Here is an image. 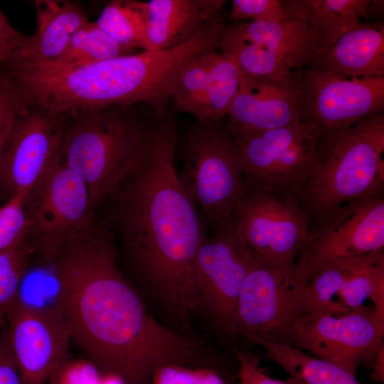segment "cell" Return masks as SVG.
Here are the masks:
<instances>
[{
	"instance_id": "obj_34",
	"label": "cell",
	"mask_w": 384,
	"mask_h": 384,
	"mask_svg": "<svg viewBox=\"0 0 384 384\" xmlns=\"http://www.w3.org/2000/svg\"><path fill=\"white\" fill-rule=\"evenodd\" d=\"M22 104L0 78V167L4 145Z\"/></svg>"
},
{
	"instance_id": "obj_29",
	"label": "cell",
	"mask_w": 384,
	"mask_h": 384,
	"mask_svg": "<svg viewBox=\"0 0 384 384\" xmlns=\"http://www.w3.org/2000/svg\"><path fill=\"white\" fill-rule=\"evenodd\" d=\"M25 197L23 194H14L0 207V252L13 249L27 240Z\"/></svg>"
},
{
	"instance_id": "obj_32",
	"label": "cell",
	"mask_w": 384,
	"mask_h": 384,
	"mask_svg": "<svg viewBox=\"0 0 384 384\" xmlns=\"http://www.w3.org/2000/svg\"><path fill=\"white\" fill-rule=\"evenodd\" d=\"M101 372L88 360L70 358L49 376V384H98Z\"/></svg>"
},
{
	"instance_id": "obj_8",
	"label": "cell",
	"mask_w": 384,
	"mask_h": 384,
	"mask_svg": "<svg viewBox=\"0 0 384 384\" xmlns=\"http://www.w3.org/2000/svg\"><path fill=\"white\" fill-rule=\"evenodd\" d=\"M27 241L47 262L94 222L87 186L61 160L60 151L24 198Z\"/></svg>"
},
{
	"instance_id": "obj_36",
	"label": "cell",
	"mask_w": 384,
	"mask_h": 384,
	"mask_svg": "<svg viewBox=\"0 0 384 384\" xmlns=\"http://www.w3.org/2000/svg\"><path fill=\"white\" fill-rule=\"evenodd\" d=\"M0 384H21L19 373L5 335L0 337Z\"/></svg>"
},
{
	"instance_id": "obj_1",
	"label": "cell",
	"mask_w": 384,
	"mask_h": 384,
	"mask_svg": "<svg viewBox=\"0 0 384 384\" xmlns=\"http://www.w3.org/2000/svg\"><path fill=\"white\" fill-rule=\"evenodd\" d=\"M55 306L71 340L102 373L125 384H148L159 367H213L215 353L191 335L159 324L118 265L116 240L95 221L70 239L53 262Z\"/></svg>"
},
{
	"instance_id": "obj_22",
	"label": "cell",
	"mask_w": 384,
	"mask_h": 384,
	"mask_svg": "<svg viewBox=\"0 0 384 384\" xmlns=\"http://www.w3.org/2000/svg\"><path fill=\"white\" fill-rule=\"evenodd\" d=\"M314 36L317 51L325 50L339 37L367 18L371 0H298Z\"/></svg>"
},
{
	"instance_id": "obj_10",
	"label": "cell",
	"mask_w": 384,
	"mask_h": 384,
	"mask_svg": "<svg viewBox=\"0 0 384 384\" xmlns=\"http://www.w3.org/2000/svg\"><path fill=\"white\" fill-rule=\"evenodd\" d=\"M384 196L350 201L311 226L294 267L307 284L324 266L384 249Z\"/></svg>"
},
{
	"instance_id": "obj_2",
	"label": "cell",
	"mask_w": 384,
	"mask_h": 384,
	"mask_svg": "<svg viewBox=\"0 0 384 384\" xmlns=\"http://www.w3.org/2000/svg\"><path fill=\"white\" fill-rule=\"evenodd\" d=\"M176 146L174 119L165 112L142 152L104 201L105 223L119 237L136 274L191 334L193 263L207 232L178 176Z\"/></svg>"
},
{
	"instance_id": "obj_19",
	"label": "cell",
	"mask_w": 384,
	"mask_h": 384,
	"mask_svg": "<svg viewBox=\"0 0 384 384\" xmlns=\"http://www.w3.org/2000/svg\"><path fill=\"white\" fill-rule=\"evenodd\" d=\"M226 29L243 41L275 53L299 72L311 65L317 51L314 36L298 0L292 1L291 11L283 18L250 21Z\"/></svg>"
},
{
	"instance_id": "obj_6",
	"label": "cell",
	"mask_w": 384,
	"mask_h": 384,
	"mask_svg": "<svg viewBox=\"0 0 384 384\" xmlns=\"http://www.w3.org/2000/svg\"><path fill=\"white\" fill-rule=\"evenodd\" d=\"M206 235L196 253L191 288L192 310L200 309L219 338H239V297L255 260L231 220Z\"/></svg>"
},
{
	"instance_id": "obj_38",
	"label": "cell",
	"mask_w": 384,
	"mask_h": 384,
	"mask_svg": "<svg viewBox=\"0 0 384 384\" xmlns=\"http://www.w3.org/2000/svg\"><path fill=\"white\" fill-rule=\"evenodd\" d=\"M98 384H125V383L117 375L101 372V377Z\"/></svg>"
},
{
	"instance_id": "obj_31",
	"label": "cell",
	"mask_w": 384,
	"mask_h": 384,
	"mask_svg": "<svg viewBox=\"0 0 384 384\" xmlns=\"http://www.w3.org/2000/svg\"><path fill=\"white\" fill-rule=\"evenodd\" d=\"M291 8L292 0H233L230 15L235 20L271 21L287 16Z\"/></svg>"
},
{
	"instance_id": "obj_23",
	"label": "cell",
	"mask_w": 384,
	"mask_h": 384,
	"mask_svg": "<svg viewBox=\"0 0 384 384\" xmlns=\"http://www.w3.org/2000/svg\"><path fill=\"white\" fill-rule=\"evenodd\" d=\"M267 358L289 376L291 384H362L342 368L287 344L260 342Z\"/></svg>"
},
{
	"instance_id": "obj_35",
	"label": "cell",
	"mask_w": 384,
	"mask_h": 384,
	"mask_svg": "<svg viewBox=\"0 0 384 384\" xmlns=\"http://www.w3.org/2000/svg\"><path fill=\"white\" fill-rule=\"evenodd\" d=\"M27 36L15 29L0 10V65L22 43Z\"/></svg>"
},
{
	"instance_id": "obj_3",
	"label": "cell",
	"mask_w": 384,
	"mask_h": 384,
	"mask_svg": "<svg viewBox=\"0 0 384 384\" xmlns=\"http://www.w3.org/2000/svg\"><path fill=\"white\" fill-rule=\"evenodd\" d=\"M146 107H107L68 119L60 156L85 183L94 211L142 152L166 110Z\"/></svg>"
},
{
	"instance_id": "obj_28",
	"label": "cell",
	"mask_w": 384,
	"mask_h": 384,
	"mask_svg": "<svg viewBox=\"0 0 384 384\" xmlns=\"http://www.w3.org/2000/svg\"><path fill=\"white\" fill-rule=\"evenodd\" d=\"M31 252L33 250L26 240L0 252V324H5L9 310L19 297V286L26 273Z\"/></svg>"
},
{
	"instance_id": "obj_13",
	"label": "cell",
	"mask_w": 384,
	"mask_h": 384,
	"mask_svg": "<svg viewBox=\"0 0 384 384\" xmlns=\"http://www.w3.org/2000/svg\"><path fill=\"white\" fill-rule=\"evenodd\" d=\"M302 120L320 133L383 110L384 77L355 78L309 65L300 73Z\"/></svg>"
},
{
	"instance_id": "obj_25",
	"label": "cell",
	"mask_w": 384,
	"mask_h": 384,
	"mask_svg": "<svg viewBox=\"0 0 384 384\" xmlns=\"http://www.w3.org/2000/svg\"><path fill=\"white\" fill-rule=\"evenodd\" d=\"M242 80V75L235 63L216 52L203 100L195 115L198 121H219L227 116L240 90Z\"/></svg>"
},
{
	"instance_id": "obj_24",
	"label": "cell",
	"mask_w": 384,
	"mask_h": 384,
	"mask_svg": "<svg viewBox=\"0 0 384 384\" xmlns=\"http://www.w3.org/2000/svg\"><path fill=\"white\" fill-rule=\"evenodd\" d=\"M132 53H134V50L121 45L101 29L96 22H89L73 35L65 50L56 61L31 69L61 71Z\"/></svg>"
},
{
	"instance_id": "obj_18",
	"label": "cell",
	"mask_w": 384,
	"mask_h": 384,
	"mask_svg": "<svg viewBox=\"0 0 384 384\" xmlns=\"http://www.w3.org/2000/svg\"><path fill=\"white\" fill-rule=\"evenodd\" d=\"M145 28V50H160L181 45L218 18L225 1H131Z\"/></svg>"
},
{
	"instance_id": "obj_27",
	"label": "cell",
	"mask_w": 384,
	"mask_h": 384,
	"mask_svg": "<svg viewBox=\"0 0 384 384\" xmlns=\"http://www.w3.org/2000/svg\"><path fill=\"white\" fill-rule=\"evenodd\" d=\"M215 54V50H212L199 55L179 74L170 97L179 110L195 117L203 100Z\"/></svg>"
},
{
	"instance_id": "obj_37",
	"label": "cell",
	"mask_w": 384,
	"mask_h": 384,
	"mask_svg": "<svg viewBox=\"0 0 384 384\" xmlns=\"http://www.w3.org/2000/svg\"><path fill=\"white\" fill-rule=\"evenodd\" d=\"M372 369L369 379L371 381L378 382L380 383H384V344L380 348L374 363L371 368Z\"/></svg>"
},
{
	"instance_id": "obj_4",
	"label": "cell",
	"mask_w": 384,
	"mask_h": 384,
	"mask_svg": "<svg viewBox=\"0 0 384 384\" xmlns=\"http://www.w3.org/2000/svg\"><path fill=\"white\" fill-rule=\"evenodd\" d=\"M384 114L321 133L311 172L298 193L311 226L341 205L384 196Z\"/></svg>"
},
{
	"instance_id": "obj_14",
	"label": "cell",
	"mask_w": 384,
	"mask_h": 384,
	"mask_svg": "<svg viewBox=\"0 0 384 384\" xmlns=\"http://www.w3.org/2000/svg\"><path fill=\"white\" fill-rule=\"evenodd\" d=\"M5 324V336L21 384H46L51 373L70 358V334L55 305L37 306L18 297Z\"/></svg>"
},
{
	"instance_id": "obj_30",
	"label": "cell",
	"mask_w": 384,
	"mask_h": 384,
	"mask_svg": "<svg viewBox=\"0 0 384 384\" xmlns=\"http://www.w3.org/2000/svg\"><path fill=\"white\" fill-rule=\"evenodd\" d=\"M148 384H226L215 368L166 364L157 368Z\"/></svg>"
},
{
	"instance_id": "obj_33",
	"label": "cell",
	"mask_w": 384,
	"mask_h": 384,
	"mask_svg": "<svg viewBox=\"0 0 384 384\" xmlns=\"http://www.w3.org/2000/svg\"><path fill=\"white\" fill-rule=\"evenodd\" d=\"M233 352L238 363V384H291L265 374L259 366L258 358L250 352L239 349Z\"/></svg>"
},
{
	"instance_id": "obj_12",
	"label": "cell",
	"mask_w": 384,
	"mask_h": 384,
	"mask_svg": "<svg viewBox=\"0 0 384 384\" xmlns=\"http://www.w3.org/2000/svg\"><path fill=\"white\" fill-rule=\"evenodd\" d=\"M384 321L372 306L341 314H316L294 326L291 345L332 363L356 376L363 365L371 368L384 344Z\"/></svg>"
},
{
	"instance_id": "obj_15",
	"label": "cell",
	"mask_w": 384,
	"mask_h": 384,
	"mask_svg": "<svg viewBox=\"0 0 384 384\" xmlns=\"http://www.w3.org/2000/svg\"><path fill=\"white\" fill-rule=\"evenodd\" d=\"M68 118L22 104L4 145L0 187L25 196L60 151Z\"/></svg>"
},
{
	"instance_id": "obj_5",
	"label": "cell",
	"mask_w": 384,
	"mask_h": 384,
	"mask_svg": "<svg viewBox=\"0 0 384 384\" xmlns=\"http://www.w3.org/2000/svg\"><path fill=\"white\" fill-rule=\"evenodd\" d=\"M219 121L198 122L186 134L179 180L211 230L232 220L245 191L235 142Z\"/></svg>"
},
{
	"instance_id": "obj_21",
	"label": "cell",
	"mask_w": 384,
	"mask_h": 384,
	"mask_svg": "<svg viewBox=\"0 0 384 384\" xmlns=\"http://www.w3.org/2000/svg\"><path fill=\"white\" fill-rule=\"evenodd\" d=\"M219 46L221 53L235 63L246 82L288 87L299 85L301 71L275 53L235 36L226 27Z\"/></svg>"
},
{
	"instance_id": "obj_39",
	"label": "cell",
	"mask_w": 384,
	"mask_h": 384,
	"mask_svg": "<svg viewBox=\"0 0 384 384\" xmlns=\"http://www.w3.org/2000/svg\"><path fill=\"white\" fill-rule=\"evenodd\" d=\"M1 65H0V69H1Z\"/></svg>"
},
{
	"instance_id": "obj_11",
	"label": "cell",
	"mask_w": 384,
	"mask_h": 384,
	"mask_svg": "<svg viewBox=\"0 0 384 384\" xmlns=\"http://www.w3.org/2000/svg\"><path fill=\"white\" fill-rule=\"evenodd\" d=\"M232 220L257 262L293 264L311 228L297 194L245 191Z\"/></svg>"
},
{
	"instance_id": "obj_20",
	"label": "cell",
	"mask_w": 384,
	"mask_h": 384,
	"mask_svg": "<svg viewBox=\"0 0 384 384\" xmlns=\"http://www.w3.org/2000/svg\"><path fill=\"white\" fill-rule=\"evenodd\" d=\"M310 65L348 77H384V28L362 23L316 53Z\"/></svg>"
},
{
	"instance_id": "obj_17",
	"label": "cell",
	"mask_w": 384,
	"mask_h": 384,
	"mask_svg": "<svg viewBox=\"0 0 384 384\" xmlns=\"http://www.w3.org/2000/svg\"><path fill=\"white\" fill-rule=\"evenodd\" d=\"M227 116L225 128L233 139L301 122L299 85L288 87L242 80Z\"/></svg>"
},
{
	"instance_id": "obj_9",
	"label": "cell",
	"mask_w": 384,
	"mask_h": 384,
	"mask_svg": "<svg viewBox=\"0 0 384 384\" xmlns=\"http://www.w3.org/2000/svg\"><path fill=\"white\" fill-rule=\"evenodd\" d=\"M316 128L303 121L233 139L245 191L297 194L315 159Z\"/></svg>"
},
{
	"instance_id": "obj_16",
	"label": "cell",
	"mask_w": 384,
	"mask_h": 384,
	"mask_svg": "<svg viewBox=\"0 0 384 384\" xmlns=\"http://www.w3.org/2000/svg\"><path fill=\"white\" fill-rule=\"evenodd\" d=\"M37 28L14 50L1 69L26 70L50 65L64 53L73 35L87 24L77 4L63 0L35 1Z\"/></svg>"
},
{
	"instance_id": "obj_26",
	"label": "cell",
	"mask_w": 384,
	"mask_h": 384,
	"mask_svg": "<svg viewBox=\"0 0 384 384\" xmlns=\"http://www.w3.org/2000/svg\"><path fill=\"white\" fill-rule=\"evenodd\" d=\"M97 26L124 47L145 50V28L131 1L108 3L96 21Z\"/></svg>"
},
{
	"instance_id": "obj_7",
	"label": "cell",
	"mask_w": 384,
	"mask_h": 384,
	"mask_svg": "<svg viewBox=\"0 0 384 384\" xmlns=\"http://www.w3.org/2000/svg\"><path fill=\"white\" fill-rule=\"evenodd\" d=\"M310 292L294 263L255 261L244 282L236 313L239 337L247 342L291 345L293 329L309 316Z\"/></svg>"
}]
</instances>
